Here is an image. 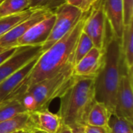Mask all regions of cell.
I'll use <instances>...</instances> for the list:
<instances>
[{
  "label": "cell",
  "instance_id": "obj_1",
  "mask_svg": "<svg viewBox=\"0 0 133 133\" xmlns=\"http://www.w3.org/2000/svg\"><path fill=\"white\" fill-rule=\"evenodd\" d=\"M86 14L67 34L41 53L30 74L9 97L19 94L30 86L74 67L75 51L83 31Z\"/></svg>",
  "mask_w": 133,
  "mask_h": 133
},
{
  "label": "cell",
  "instance_id": "obj_2",
  "mask_svg": "<svg viewBox=\"0 0 133 133\" xmlns=\"http://www.w3.org/2000/svg\"><path fill=\"white\" fill-rule=\"evenodd\" d=\"M126 72L121 51V40L111 33L104 48L101 68L94 77V98L115 111V100L122 76Z\"/></svg>",
  "mask_w": 133,
  "mask_h": 133
},
{
  "label": "cell",
  "instance_id": "obj_3",
  "mask_svg": "<svg viewBox=\"0 0 133 133\" xmlns=\"http://www.w3.org/2000/svg\"><path fill=\"white\" fill-rule=\"evenodd\" d=\"M58 115L62 124L73 132L87 125L89 112L96 102L94 98V77L74 76L69 87L60 96Z\"/></svg>",
  "mask_w": 133,
  "mask_h": 133
},
{
  "label": "cell",
  "instance_id": "obj_4",
  "mask_svg": "<svg viewBox=\"0 0 133 133\" xmlns=\"http://www.w3.org/2000/svg\"><path fill=\"white\" fill-rule=\"evenodd\" d=\"M74 76L73 68L69 69L51 78L37 83L27 87L21 94L10 97L18 98L28 112L48 109L51 102L60 97L71 84Z\"/></svg>",
  "mask_w": 133,
  "mask_h": 133
},
{
  "label": "cell",
  "instance_id": "obj_5",
  "mask_svg": "<svg viewBox=\"0 0 133 133\" xmlns=\"http://www.w3.org/2000/svg\"><path fill=\"white\" fill-rule=\"evenodd\" d=\"M54 13L55 15V23L48 38L42 45V52L67 34L85 15L80 9L65 3L59 6Z\"/></svg>",
  "mask_w": 133,
  "mask_h": 133
},
{
  "label": "cell",
  "instance_id": "obj_6",
  "mask_svg": "<svg viewBox=\"0 0 133 133\" xmlns=\"http://www.w3.org/2000/svg\"><path fill=\"white\" fill-rule=\"evenodd\" d=\"M85 16L83 32L92 41L95 48L104 50L107 40V19L102 4L93 6Z\"/></svg>",
  "mask_w": 133,
  "mask_h": 133
},
{
  "label": "cell",
  "instance_id": "obj_7",
  "mask_svg": "<svg viewBox=\"0 0 133 133\" xmlns=\"http://www.w3.org/2000/svg\"><path fill=\"white\" fill-rule=\"evenodd\" d=\"M42 53V46H20L0 65V83Z\"/></svg>",
  "mask_w": 133,
  "mask_h": 133
},
{
  "label": "cell",
  "instance_id": "obj_8",
  "mask_svg": "<svg viewBox=\"0 0 133 133\" xmlns=\"http://www.w3.org/2000/svg\"><path fill=\"white\" fill-rule=\"evenodd\" d=\"M133 72H125L121 78L118 88L114 114L133 121Z\"/></svg>",
  "mask_w": 133,
  "mask_h": 133
},
{
  "label": "cell",
  "instance_id": "obj_9",
  "mask_svg": "<svg viewBox=\"0 0 133 133\" xmlns=\"http://www.w3.org/2000/svg\"><path fill=\"white\" fill-rule=\"evenodd\" d=\"M51 13L54 12L46 9H36L30 16L0 37V48H9L17 47V41L21 37H23L33 26L45 19Z\"/></svg>",
  "mask_w": 133,
  "mask_h": 133
},
{
  "label": "cell",
  "instance_id": "obj_10",
  "mask_svg": "<svg viewBox=\"0 0 133 133\" xmlns=\"http://www.w3.org/2000/svg\"><path fill=\"white\" fill-rule=\"evenodd\" d=\"M55 20V13L50 14L33 26L17 41V47L20 46H42L48 38Z\"/></svg>",
  "mask_w": 133,
  "mask_h": 133
},
{
  "label": "cell",
  "instance_id": "obj_11",
  "mask_svg": "<svg viewBox=\"0 0 133 133\" xmlns=\"http://www.w3.org/2000/svg\"><path fill=\"white\" fill-rule=\"evenodd\" d=\"M102 5L111 33L121 40L124 28L123 0H104Z\"/></svg>",
  "mask_w": 133,
  "mask_h": 133
},
{
  "label": "cell",
  "instance_id": "obj_12",
  "mask_svg": "<svg viewBox=\"0 0 133 133\" xmlns=\"http://www.w3.org/2000/svg\"><path fill=\"white\" fill-rule=\"evenodd\" d=\"M104 58V50L94 47L73 67V75L76 76H93L100 71Z\"/></svg>",
  "mask_w": 133,
  "mask_h": 133
},
{
  "label": "cell",
  "instance_id": "obj_13",
  "mask_svg": "<svg viewBox=\"0 0 133 133\" xmlns=\"http://www.w3.org/2000/svg\"><path fill=\"white\" fill-rule=\"evenodd\" d=\"M41 55L32 59L30 62H29L27 64H26L24 66H23L21 69L17 70L16 72L12 74L0 83V103L6 100L17 90L19 85L30 74Z\"/></svg>",
  "mask_w": 133,
  "mask_h": 133
},
{
  "label": "cell",
  "instance_id": "obj_14",
  "mask_svg": "<svg viewBox=\"0 0 133 133\" xmlns=\"http://www.w3.org/2000/svg\"><path fill=\"white\" fill-rule=\"evenodd\" d=\"M34 125V129L45 133H58L62 121L58 114L50 111L48 109H43L30 112Z\"/></svg>",
  "mask_w": 133,
  "mask_h": 133
},
{
  "label": "cell",
  "instance_id": "obj_15",
  "mask_svg": "<svg viewBox=\"0 0 133 133\" xmlns=\"http://www.w3.org/2000/svg\"><path fill=\"white\" fill-rule=\"evenodd\" d=\"M34 129V125L30 112L19 114L10 119L0 122V133H12L17 131H29Z\"/></svg>",
  "mask_w": 133,
  "mask_h": 133
},
{
  "label": "cell",
  "instance_id": "obj_16",
  "mask_svg": "<svg viewBox=\"0 0 133 133\" xmlns=\"http://www.w3.org/2000/svg\"><path fill=\"white\" fill-rule=\"evenodd\" d=\"M121 51L127 73L133 72V23L124 26L121 38Z\"/></svg>",
  "mask_w": 133,
  "mask_h": 133
},
{
  "label": "cell",
  "instance_id": "obj_17",
  "mask_svg": "<svg viewBox=\"0 0 133 133\" xmlns=\"http://www.w3.org/2000/svg\"><path fill=\"white\" fill-rule=\"evenodd\" d=\"M111 115V113L104 104L96 101L89 112L87 125L102 127L108 129Z\"/></svg>",
  "mask_w": 133,
  "mask_h": 133
},
{
  "label": "cell",
  "instance_id": "obj_18",
  "mask_svg": "<svg viewBox=\"0 0 133 133\" xmlns=\"http://www.w3.org/2000/svg\"><path fill=\"white\" fill-rule=\"evenodd\" d=\"M25 112L28 111L18 98L9 97L0 103V122Z\"/></svg>",
  "mask_w": 133,
  "mask_h": 133
},
{
  "label": "cell",
  "instance_id": "obj_19",
  "mask_svg": "<svg viewBox=\"0 0 133 133\" xmlns=\"http://www.w3.org/2000/svg\"><path fill=\"white\" fill-rule=\"evenodd\" d=\"M36 9H28L23 12L0 18V37L6 34L21 22L30 16Z\"/></svg>",
  "mask_w": 133,
  "mask_h": 133
},
{
  "label": "cell",
  "instance_id": "obj_20",
  "mask_svg": "<svg viewBox=\"0 0 133 133\" xmlns=\"http://www.w3.org/2000/svg\"><path fill=\"white\" fill-rule=\"evenodd\" d=\"M30 9L29 0H4L0 3V18Z\"/></svg>",
  "mask_w": 133,
  "mask_h": 133
},
{
  "label": "cell",
  "instance_id": "obj_21",
  "mask_svg": "<svg viewBox=\"0 0 133 133\" xmlns=\"http://www.w3.org/2000/svg\"><path fill=\"white\" fill-rule=\"evenodd\" d=\"M108 133H133L132 122L112 113L108 121Z\"/></svg>",
  "mask_w": 133,
  "mask_h": 133
},
{
  "label": "cell",
  "instance_id": "obj_22",
  "mask_svg": "<svg viewBox=\"0 0 133 133\" xmlns=\"http://www.w3.org/2000/svg\"><path fill=\"white\" fill-rule=\"evenodd\" d=\"M94 47L91 39L82 31L77 41L75 51V64L82 59Z\"/></svg>",
  "mask_w": 133,
  "mask_h": 133
},
{
  "label": "cell",
  "instance_id": "obj_23",
  "mask_svg": "<svg viewBox=\"0 0 133 133\" xmlns=\"http://www.w3.org/2000/svg\"><path fill=\"white\" fill-rule=\"evenodd\" d=\"M30 9H46L54 12L59 6L65 4V0H29Z\"/></svg>",
  "mask_w": 133,
  "mask_h": 133
},
{
  "label": "cell",
  "instance_id": "obj_24",
  "mask_svg": "<svg viewBox=\"0 0 133 133\" xmlns=\"http://www.w3.org/2000/svg\"><path fill=\"white\" fill-rule=\"evenodd\" d=\"M124 26L133 23V0H123Z\"/></svg>",
  "mask_w": 133,
  "mask_h": 133
},
{
  "label": "cell",
  "instance_id": "obj_25",
  "mask_svg": "<svg viewBox=\"0 0 133 133\" xmlns=\"http://www.w3.org/2000/svg\"><path fill=\"white\" fill-rule=\"evenodd\" d=\"M82 131L83 133H108V129L102 127L98 126H92L89 125H86Z\"/></svg>",
  "mask_w": 133,
  "mask_h": 133
},
{
  "label": "cell",
  "instance_id": "obj_26",
  "mask_svg": "<svg viewBox=\"0 0 133 133\" xmlns=\"http://www.w3.org/2000/svg\"><path fill=\"white\" fill-rule=\"evenodd\" d=\"M17 47L14 48H5L0 52V65L5 61L8 58H9L16 50Z\"/></svg>",
  "mask_w": 133,
  "mask_h": 133
},
{
  "label": "cell",
  "instance_id": "obj_27",
  "mask_svg": "<svg viewBox=\"0 0 133 133\" xmlns=\"http://www.w3.org/2000/svg\"><path fill=\"white\" fill-rule=\"evenodd\" d=\"M99 0H84L80 9L83 13H87L90 9L94 6V5L98 2Z\"/></svg>",
  "mask_w": 133,
  "mask_h": 133
},
{
  "label": "cell",
  "instance_id": "obj_28",
  "mask_svg": "<svg viewBox=\"0 0 133 133\" xmlns=\"http://www.w3.org/2000/svg\"><path fill=\"white\" fill-rule=\"evenodd\" d=\"M83 2H84V0H65V4L74 6V7H76V8H79V9L81 8Z\"/></svg>",
  "mask_w": 133,
  "mask_h": 133
},
{
  "label": "cell",
  "instance_id": "obj_29",
  "mask_svg": "<svg viewBox=\"0 0 133 133\" xmlns=\"http://www.w3.org/2000/svg\"><path fill=\"white\" fill-rule=\"evenodd\" d=\"M58 133H74V132L69 127L62 124V125H61V127H60Z\"/></svg>",
  "mask_w": 133,
  "mask_h": 133
},
{
  "label": "cell",
  "instance_id": "obj_30",
  "mask_svg": "<svg viewBox=\"0 0 133 133\" xmlns=\"http://www.w3.org/2000/svg\"><path fill=\"white\" fill-rule=\"evenodd\" d=\"M30 133H45L44 132H42V131H40V130H38V129H32Z\"/></svg>",
  "mask_w": 133,
  "mask_h": 133
},
{
  "label": "cell",
  "instance_id": "obj_31",
  "mask_svg": "<svg viewBox=\"0 0 133 133\" xmlns=\"http://www.w3.org/2000/svg\"><path fill=\"white\" fill-rule=\"evenodd\" d=\"M12 133H30V132L29 131H17Z\"/></svg>",
  "mask_w": 133,
  "mask_h": 133
},
{
  "label": "cell",
  "instance_id": "obj_32",
  "mask_svg": "<svg viewBox=\"0 0 133 133\" xmlns=\"http://www.w3.org/2000/svg\"><path fill=\"white\" fill-rule=\"evenodd\" d=\"M74 133H83V132L82 129H80V130H77V131L74 132Z\"/></svg>",
  "mask_w": 133,
  "mask_h": 133
},
{
  "label": "cell",
  "instance_id": "obj_33",
  "mask_svg": "<svg viewBox=\"0 0 133 133\" xmlns=\"http://www.w3.org/2000/svg\"><path fill=\"white\" fill-rule=\"evenodd\" d=\"M3 49H5V48H0V52H1V51H2L3 50Z\"/></svg>",
  "mask_w": 133,
  "mask_h": 133
},
{
  "label": "cell",
  "instance_id": "obj_34",
  "mask_svg": "<svg viewBox=\"0 0 133 133\" xmlns=\"http://www.w3.org/2000/svg\"><path fill=\"white\" fill-rule=\"evenodd\" d=\"M3 1H4V0H0V3H2V2Z\"/></svg>",
  "mask_w": 133,
  "mask_h": 133
},
{
  "label": "cell",
  "instance_id": "obj_35",
  "mask_svg": "<svg viewBox=\"0 0 133 133\" xmlns=\"http://www.w3.org/2000/svg\"></svg>",
  "mask_w": 133,
  "mask_h": 133
}]
</instances>
